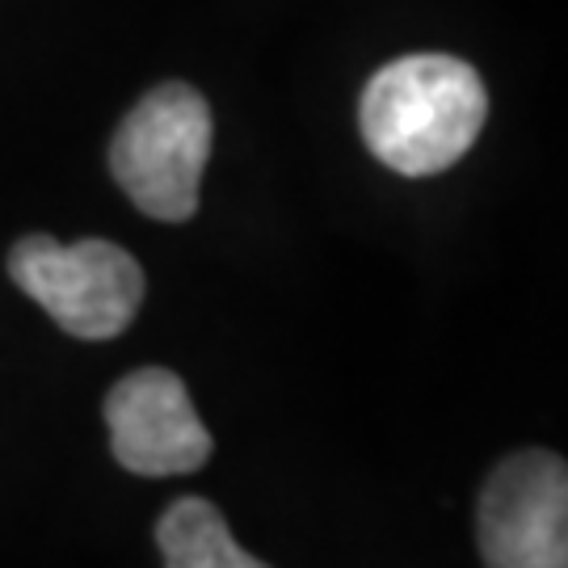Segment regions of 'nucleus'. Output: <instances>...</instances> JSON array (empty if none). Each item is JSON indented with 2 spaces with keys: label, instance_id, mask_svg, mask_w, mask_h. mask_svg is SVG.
Instances as JSON below:
<instances>
[{
  "label": "nucleus",
  "instance_id": "f257e3e1",
  "mask_svg": "<svg viewBox=\"0 0 568 568\" xmlns=\"http://www.w3.org/2000/svg\"><path fill=\"white\" fill-rule=\"evenodd\" d=\"M485 81L455 55H405L384 63L358 102L371 156L400 178H434L464 161L485 131Z\"/></svg>",
  "mask_w": 568,
  "mask_h": 568
},
{
  "label": "nucleus",
  "instance_id": "f03ea898",
  "mask_svg": "<svg viewBox=\"0 0 568 568\" xmlns=\"http://www.w3.org/2000/svg\"><path fill=\"white\" fill-rule=\"evenodd\" d=\"M211 105L194 84L152 89L110 143V173L143 215L185 224L199 211V185L211 161Z\"/></svg>",
  "mask_w": 568,
  "mask_h": 568
},
{
  "label": "nucleus",
  "instance_id": "7ed1b4c3",
  "mask_svg": "<svg viewBox=\"0 0 568 568\" xmlns=\"http://www.w3.org/2000/svg\"><path fill=\"white\" fill-rule=\"evenodd\" d=\"M9 278L81 342H110L143 304L140 262L110 241L60 244L55 236H21L9 248Z\"/></svg>",
  "mask_w": 568,
  "mask_h": 568
},
{
  "label": "nucleus",
  "instance_id": "20e7f679",
  "mask_svg": "<svg viewBox=\"0 0 568 568\" xmlns=\"http://www.w3.org/2000/svg\"><path fill=\"white\" fill-rule=\"evenodd\" d=\"M485 568H568V467L551 450H518L488 476L476 509Z\"/></svg>",
  "mask_w": 568,
  "mask_h": 568
},
{
  "label": "nucleus",
  "instance_id": "39448f33",
  "mask_svg": "<svg viewBox=\"0 0 568 568\" xmlns=\"http://www.w3.org/2000/svg\"><path fill=\"white\" fill-rule=\"evenodd\" d=\"M110 450L135 476H185L211 459V434L185 384L164 366L122 375L105 396Z\"/></svg>",
  "mask_w": 568,
  "mask_h": 568
},
{
  "label": "nucleus",
  "instance_id": "423d86ee",
  "mask_svg": "<svg viewBox=\"0 0 568 568\" xmlns=\"http://www.w3.org/2000/svg\"><path fill=\"white\" fill-rule=\"evenodd\" d=\"M164 568H270L232 539L224 514L203 497H182L156 523Z\"/></svg>",
  "mask_w": 568,
  "mask_h": 568
}]
</instances>
